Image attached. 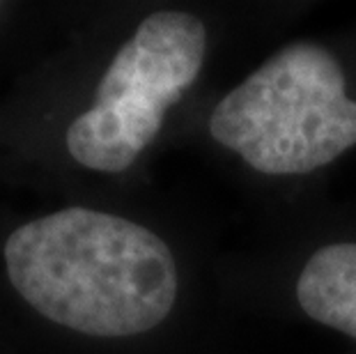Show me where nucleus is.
<instances>
[{
	"mask_svg": "<svg viewBox=\"0 0 356 354\" xmlns=\"http://www.w3.org/2000/svg\"><path fill=\"white\" fill-rule=\"evenodd\" d=\"M218 258L214 232L92 205L37 216L5 244L14 290L58 329L95 343H163L175 354H232L237 315Z\"/></svg>",
	"mask_w": 356,
	"mask_h": 354,
	"instance_id": "obj_1",
	"label": "nucleus"
},
{
	"mask_svg": "<svg viewBox=\"0 0 356 354\" xmlns=\"http://www.w3.org/2000/svg\"><path fill=\"white\" fill-rule=\"evenodd\" d=\"M345 354H356V350H350V352H345Z\"/></svg>",
	"mask_w": 356,
	"mask_h": 354,
	"instance_id": "obj_4",
	"label": "nucleus"
},
{
	"mask_svg": "<svg viewBox=\"0 0 356 354\" xmlns=\"http://www.w3.org/2000/svg\"><path fill=\"white\" fill-rule=\"evenodd\" d=\"M260 232L218 258L234 315L322 329L356 350V205L331 198Z\"/></svg>",
	"mask_w": 356,
	"mask_h": 354,
	"instance_id": "obj_3",
	"label": "nucleus"
},
{
	"mask_svg": "<svg viewBox=\"0 0 356 354\" xmlns=\"http://www.w3.org/2000/svg\"><path fill=\"white\" fill-rule=\"evenodd\" d=\"M179 138L262 228L329 202L331 182L356 161V14L267 47L188 115Z\"/></svg>",
	"mask_w": 356,
	"mask_h": 354,
	"instance_id": "obj_2",
	"label": "nucleus"
}]
</instances>
